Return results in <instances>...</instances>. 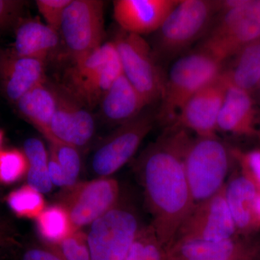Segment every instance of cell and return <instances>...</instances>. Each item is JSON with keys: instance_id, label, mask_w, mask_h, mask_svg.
Here are the masks:
<instances>
[{"instance_id": "cell-1", "label": "cell", "mask_w": 260, "mask_h": 260, "mask_svg": "<svg viewBox=\"0 0 260 260\" xmlns=\"http://www.w3.org/2000/svg\"><path fill=\"white\" fill-rule=\"evenodd\" d=\"M191 140L187 130L169 126L147 147L137 165L145 203L153 217L150 225L164 249L174 242L194 207L184 169Z\"/></svg>"}, {"instance_id": "cell-2", "label": "cell", "mask_w": 260, "mask_h": 260, "mask_svg": "<svg viewBox=\"0 0 260 260\" xmlns=\"http://www.w3.org/2000/svg\"><path fill=\"white\" fill-rule=\"evenodd\" d=\"M222 65L200 49L179 58L166 78L159 120L173 125L186 103L223 71Z\"/></svg>"}, {"instance_id": "cell-3", "label": "cell", "mask_w": 260, "mask_h": 260, "mask_svg": "<svg viewBox=\"0 0 260 260\" xmlns=\"http://www.w3.org/2000/svg\"><path fill=\"white\" fill-rule=\"evenodd\" d=\"M220 11V1L180 0L155 32L153 50L156 58H173L190 47L208 34Z\"/></svg>"}, {"instance_id": "cell-4", "label": "cell", "mask_w": 260, "mask_h": 260, "mask_svg": "<svg viewBox=\"0 0 260 260\" xmlns=\"http://www.w3.org/2000/svg\"><path fill=\"white\" fill-rule=\"evenodd\" d=\"M122 74L115 44L104 43L74 62L65 75L63 86L90 110L99 104L104 93Z\"/></svg>"}, {"instance_id": "cell-5", "label": "cell", "mask_w": 260, "mask_h": 260, "mask_svg": "<svg viewBox=\"0 0 260 260\" xmlns=\"http://www.w3.org/2000/svg\"><path fill=\"white\" fill-rule=\"evenodd\" d=\"M231 150L218 137L191 139L184 155V169L194 206L225 186Z\"/></svg>"}, {"instance_id": "cell-6", "label": "cell", "mask_w": 260, "mask_h": 260, "mask_svg": "<svg viewBox=\"0 0 260 260\" xmlns=\"http://www.w3.org/2000/svg\"><path fill=\"white\" fill-rule=\"evenodd\" d=\"M220 15L200 49L223 63L260 39V0H244L237 8L220 11Z\"/></svg>"}, {"instance_id": "cell-7", "label": "cell", "mask_w": 260, "mask_h": 260, "mask_svg": "<svg viewBox=\"0 0 260 260\" xmlns=\"http://www.w3.org/2000/svg\"><path fill=\"white\" fill-rule=\"evenodd\" d=\"M114 42L120 56L123 74L147 105L161 100L166 78L150 44L141 36L123 30Z\"/></svg>"}, {"instance_id": "cell-8", "label": "cell", "mask_w": 260, "mask_h": 260, "mask_svg": "<svg viewBox=\"0 0 260 260\" xmlns=\"http://www.w3.org/2000/svg\"><path fill=\"white\" fill-rule=\"evenodd\" d=\"M141 228L136 213L119 203L90 225L86 236L91 260H125Z\"/></svg>"}, {"instance_id": "cell-9", "label": "cell", "mask_w": 260, "mask_h": 260, "mask_svg": "<svg viewBox=\"0 0 260 260\" xmlns=\"http://www.w3.org/2000/svg\"><path fill=\"white\" fill-rule=\"evenodd\" d=\"M59 32L74 62L103 44L104 2L72 0L63 14Z\"/></svg>"}, {"instance_id": "cell-10", "label": "cell", "mask_w": 260, "mask_h": 260, "mask_svg": "<svg viewBox=\"0 0 260 260\" xmlns=\"http://www.w3.org/2000/svg\"><path fill=\"white\" fill-rule=\"evenodd\" d=\"M61 205L75 231L90 225L119 204L120 186L112 177H99L64 188Z\"/></svg>"}, {"instance_id": "cell-11", "label": "cell", "mask_w": 260, "mask_h": 260, "mask_svg": "<svg viewBox=\"0 0 260 260\" xmlns=\"http://www.w3.org/2000/svg\"><path fill=\"white\" fill-rule=\"evenodd\" d=\"M153 115L142 112L133 120L118 126L104 138L94 152L91 168L99 177H110L129 161L153 129Z\"/></svg>"}, {"instance_id": "cell-12", "label": "cell", "mask_w": 260, "mask_h": 260, "mask_svg": "<svg viewBox=\"0 0 260 260\" xmlns=\"http://www.w3.org/2000/svg\"><path fill=\"white\" fill-rule=\"evenodd\" d=\"M237 236V228L225 200L224 186L217 194L193 207L174 242L181 239L221 241Z\"/></svg>"}, {"instance_id": "cell-13", "label": "cell", "mask_w": 260, "mask_h": 260, "mask_svg": "<svg viewBox=\"0 0 260 260\" xmlns=\"http://www.w3.org/2000/svg\"><path fill=\"white\" fill-rule=\"evenodd\" d=\"M229 85L223 70L186 103L173 125L191 130L201 138L218 137V119Z\"/></svg>"}, {"instance_id": "cell-14", "label": "cell", "mask_w": 260, "mask_h": 260, "mask_svg": "<svg viewBox=\"0 0 260 260\" xmlns=\"http://www.w3.org/2000/svg\"><path fill=\"white\" fill-rule=\"evenodd\" d=\"M55 88L57 104L50 124L51 138L78 149L84 148L95 133L93 116L63 85H55Z\"/></svg>"}, {"instance_id": "cell-15", "label": "cell", "mask_w": 260, "mask_h": 260, "mask_svg": "<svg viewBox=\"0 0 260 260\" xmlns=\"http://www.w3.org/2000/svg\"><path fill=\"white\" fill-rule=\"evenodd\" d=\"M260 245L249 238L221 241L181 239L164 249V260H258Z\"/></svg>"}, {"instance_id": "cell-16", "label": "cell", "mask_w": 260, "mask_h": 260, "mask_svg": "<svg viewBox=\"0 0 260 260\" xmlns=\"http://www.w3.org/2000/svg\"><path fill=\"white\" fill-rule=\"evenodd\" d=\"M180 0H116L114 17L123 31L135 35L155 32Z\"/></svg>"}, {"instance_id": "cell-17", "label": "cell", "mask_w": 260, "mask_h": 260, "mask_svg": "<svg viewBox=\"0 0 260 260\" xmlns=\"http://www.w3.org/2000/svg\"><path fill=\"white\" fill-rule=\"evenodd\" d=\"M218 132L260 139L258 114L251 93L229 83L218 119Z\"/></svg>"}, {"instance_id": "cell-18", "label": "cell", "mask_w": 260, "mask_h": 260, "mask_svg": "<svg viewBox=\"0 0 260 260\" xmlns=\"http://www.w3.org/2000/svg\"><path fill=\"white\" fill-rule=\"evenodd\" d=\"M45 62L13 53L0 58V85L10 102H18L29 90L45 80Z\"/></svg>"}, {"instance_id": "cell-19", "label": "cell", "mask_w": 260, "mask_h": 260, "mask_svg": "<svg viewBox=\"0 0 260 260\" xmlns=\"http://www.w3.org/2000/svg\"><path fill=\"white\" fill-rule=\"evenodd\" d=\"M99 105L103 118L119 126L139 116L148 106L124 74L104 93Z\"/></svg>"}, {"instance_id": "cell-20", "label": "cell", "mask_w": 260, "mask_h": 260, "mask_svg": "<svg viewBox=\"0 0 260 260\" xmlns=\"http://www.w3.org/2000/svg\"><path fill=\"white\" fill-rule=\"evenodd\" d=\"M258 189L242 173L234 174L225 184L228 206L237 228L238 235L249 237L259 230L254 220V199Z\"/></svg>"}, {"instance_id": "cell-21", "label": "cell", "mask_w": 260, "mask_h": 260, "mask_svg": "<svg viewBox=\"0 0 260 260\" xmlns=\"http://www.w3.org/2000/svg\"><path fill=\"white\" fill-rule=\"evenodd\" d=\"M59 44V31L39 20H25L17 29L13 53L45 62Z\"/></svg>"}, {"instance_id": "cell-22", "label": "cell", "mask_w": 260, "mask_h": 260, "mask_svg": "<svg viewBox=\"0 0 260 260\" xmlns=\"http://www.w3.org/2000/svg\"><path fill=\"white\" fill-rule=\"evenodd\" d=\"M16 104L19 112L47 140L50 139V124L57 104L55 85L44 80L20 98Z\"/></svg>"}, {"instance_id": "cell-23", "label": "cell", "mask_w": 260, "mask_h": 260, "mask_svg": "<svg viewBox=\"0 0 260 260\" xmlns=\"http://www.w3.org/2000/svg\"><path fill=\"white\" fill-rule=\"evenodd\" d=\"M235 56L232 68L225 70L229 83L251 93L260 82V39L247 44Z\"/></svg>"}, {"instance_id": "cell-24", "label": "cell", "mask_w": 260, "mask_h": 260, "mask_svg": "<svg viewBox=\"0 0 260 260\" xmlns=\"http://www.w3.org/2000/svg\"><path fill=\"white\" fill-rule=\"evenodd\" d=\"M23 149L28 160V185L42 194L49 192L53 184L48 172L49 157L44 143L37 138H29L24 143Z\"/></svg>"}, {"instance_id": "cell-25", "label": "cell", "mask_w": 260, "mask_h": 260, "mask_svg": "<svg viewBox=\"0 0 260 260\" xmlns=\"http://www.w3.org/2000/svg\"><path fill=\"white\" fill-rule=\"evenodd\" d=\"M37 219L38 230L47 244H55L75 232L69 215L61 205L46 208Z\"/></svg>"}, {"instance_id": "cell-26", "label": "cell", "mask_w": 260, "mask_h": 260, "mask_svg": "<svg viewBox=\"0 0 260 260\" xmlns=\"http://www.w3.org/2000/svg\"><path fill=\"white\" fill-rule=\"evenodd\" d=\"M7 201L10 209L24 218H37L46 208L42 193L28 184L12 191Z\"/></svg>"}, {"instance_id": "cell-27", "label": "cell", "mask_w": 260, "mask_h": 260, "mask_svg": "<svg viewBox=\"0 0 260 260\" xmlns=\"http://www.w3.org/2000/svg\"><path fill=\"white\" fill-rule=\"evenodd\" d=\"M48 141L50 144V153L55 157L64 173L65 187L75 185L78 183L81 169L79 149L56 138H51Z\"/></svg>"}, {"instance_id": "cell-28", "label": "cell", "mask_w": 260, "mask_h": 260, "mask_svg": "<svg viewBox=\"0 0 260 260\" xmlns=\"http://www.w3.org/2000/svg\"><path fill=\"white\" fill-rule=\"evenodd\" d=\"M125 260H164V249L151 225L142 227Z\"/></svg>"}, {"instance_id": "cell-29", "label": "cell", "mask_w": 260, "mask_h": 260, "mask_svg": "<svg viewBox=\"0 0 260 260\" xmlns=\"http://www.w3.org/2000/svg\"><path fill=\"white\" fill-rule=\"evenodd\" d=\"M45 245L63 260H91L86 234L81 230L72 233L57 244Z\"/></svg>"}, {"instance_id": "cell-30", "label": "cell", "mask_w": 260, "mask_h": 260, "mask_svg": "<svg viewBox=\"0 0 260 260\" xmlns=\"http://www.w3.org/2000/svg\"><path fill=\"white\" fill-rule=\"evenodd\" d=\"M28 171V160L20 150L0 151V182L12 184L23 177Z\"/></svg>"}, {"instance_id": "cell-31", "label": "cell", "mask_w": 260, "mask_h": 260, "mask_svg": "<svg viewBox=\"0 0 260 260\" xmlns=\"http://www.w3.org/2000/svg\"><path fill=\"white\" fill-rule=\"evenodd\" d=\"M231 154L233 158L237 160L241 173L260 191V148H254L248 151L234 149L231 150Z\"/></svg>"}, {"instance_id": "cell-32", "label": "cell", "mask_w": 260, "mask_h": 260, "mask_svg": "<svg viewBox=\"0 0 260 260\" xmlns=\"http://www.w3.org/2000/svg\"><path fill=\"white\" fill-rule=\"evenodd\" d=\"M71 2L72 0H37L36 4L47 25L59 32L63 14Z\"/></svg>"}, {"instance_id": "cell-33", "label": "cell", "mask_w": 260, "mask_h": 260, "mask_svg": "<svg viewBox=\"0 0 260 260\" xmlns=\"http://www.w3.org/2000/svg\"><path fill=\"white\" fill-rule=\"evenodd\" d=\"M23 2L0 0V30L14 23L23 8Z\"/></svg>"}, {"instance_id": "cell-34", "label": "cell", "mask_w": 260, "mask_h": 260, "mask_svg": "<svg viewBox=\"0 0 260 260\" xmlns=\"http://www.w3.org/2000/svg\"><path fill=\"white\" fill-rule=\"evenodd\" d=\"M20 260H63L47 245L29 247L23 251Z\"/></svg>"}, {"instance_id": "cell-35", "label": "cell", "mask_w": 260, "mask_h": 260, "mask_svg": "<svg viewBox=\"0 0 260 260\" xmlns=\"http://www.w3.org/2000/svg\"><path fill=\"white\" fill-rule=\"evenodd\" d=\"M48 172H49V178L53 185L62 186L63 188L66 186V181H65L64 174L62 169L55 157L51 153L49 157Z\"/></svg>"}, {"instance_id": "cell-36", "label": "cell", "mask_w": 260, "mask_h": 260, "mask_svg": "<svg viewBox=\"0 0 260 260\" xmlns=\"http://www.w3.org/2000/svg\"><path fill=\"white\" fill-rule=\"evenodd\" d=\"M254 220H255L256 225H257L259 230L260 229V191H258L257 194L256 195L255 199L254 202Z\"/></svg>"}, {"instance_id": "cell-37", "label": "cell", "mask_w": 260, "mask_h": 260, "mask_svg": "<svg viewBox=\"0 0 260 260\" xmlns=\"http://www.w3.org/2000/svg\"><path fill=\"white\" fill-rule=\"evenodd\" d=\"M3 134L2 131H0V146H1L2 141H3Z\"/></svg>"}, {"instance_id": "cell-38", "label": "cell", "mask_w": 260, "mask_h": 260, "mask_svg": "<svg viewBox=\"0 0 260 260\" xmlns=\"http://www.w3.org/2000/svg\"><path fill=\"white\" fill-rule=\"evenodd\" d=\"M256 90H258V92H259V93L260 95V82H259V85H258L257 88H256Z\"/></svg>"}]
</instances>
